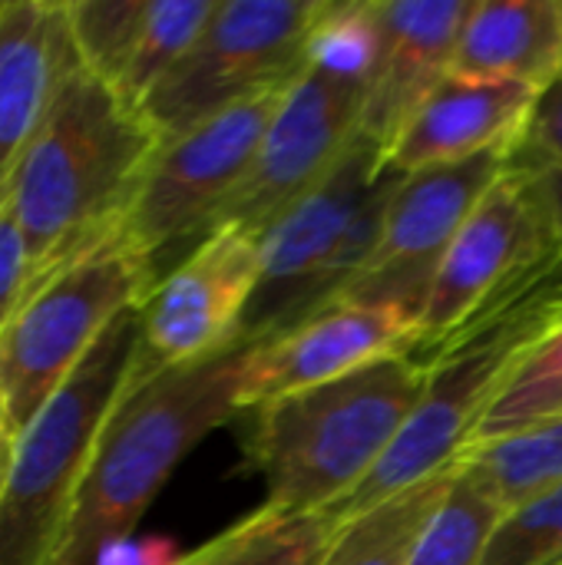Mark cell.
<instances>
[{
    "mask_svg": "<svg viewBox=\"0 0 562 565\" xmlns=\"http://www.w3.org/2000/svg\"><path fill=\"white\" fill-rule=\"evenodd\" d=\"M156 149L152 126L106 79L83 66L63 86L0 199L23 232L30 288L119 232Z\"/></svg>",
    "mask_w": 562,
    "mask_h": 565,
    "instance_id": "obj_1",
    "label": "cell"
},
{
    "mask_svg": "<svg viewBox=\"0 0 562 565\" xmlns=\"http://www.w3.org/2000/svg\"><path fill=\"white\" fill-rule=\"evenodd\" d=\"M562 324V248L553 242L503 281L447 338L417 354L427 364L424 397L374 473L328 516L344 520L454 467L520 361ZM414 354V351H411Z\"/></svg>",
    "mask_w": 562,
    "mask_h": 565,
    "instance_id": "obj_2",
    "label": "cell"
},
{
    "mask_svg": "<svg viewBox=\"0 0 562 565\" xmlns=\"http://www.w3.org/2000/svg\"><path fill=\"white\" fill-rule=\"evenodd\" d=\"M252 344L129 381L93 447L76 510L53 565H103L152 507L176 467L242 407Z\"/></svg>",
    "mask_w": 562,
    "mask_h": 565,
    "instance_id": "obj_3",
    "label": "cell"
},
{
    "mask_svg": "<svg viewBox=\"0 0 562 565\" xmlns=\"http://www.w3.org/2000/svg\"><path fill=\"white\" fill-rule=\"evenodd\" d=\"M424 384L427 364L397 351L255 407L245 454L265 477V510L301 516L344 503L397 444Z\"/></svg>",
    "mask_w": 562,
    "mask_h": 565,
    "instance_id": "obj_4",
    "label": "cell"
},
{
    "mask_svg": "<svg viewBox=\"0 0 562 565\" xmlns=\"http://www.w3.org/2000/svg\"><path fill=\"white\" fill-rule=\"evenodd\" d=\"M401 175L361 132L328 179L265 232L258 285L238 328L242 341H272L354 288Z\"/></svg>",
    "mask_w": 562,
    "mask_h": 565,
    "instance_id": "obj_5",
    "label": "cell"
},
{
    "mask_svg": "<svg viewBox=\"0 0 562 565\" xmlns=\"http://www.w3.org/2000/svg\"><path fill=\"white\" fill-rule=\"evenodd\" d=\"M139 351V308L119 315L63 391L17 437L0 497V565H53L106 417Z\"/></svg>",
    "mask_w": 562,
    "mask_h": 565,
    "instance_id": "obj_6",
    "label": "cell"
},
{
    "mask_svg": "<svg viewBox=\"0 0 562 565\" xmlns=\"http://www.w3.org/2000/svg\"><path fill=\"white\" fill-rule=\"evenodd\" d=\"M368 30L364 3H331L308 70L285 93L258 152L219 212L215 228H242L255 238L298 205L361 136Z\"/></svg>",
    "mask_w": 562,
    "mask_h": 565,
    "instance_id": "obj_7",
    "label": "cell"
},
{
    "mask_svg": "<svg viewBox=\"0 0 562 565\" xmlns=\"http://www.w3.org/2000/svg\"><path fill=\"white\" fill-rule=\"evenodd\" d=\"M156 265L119 232L26 291L0 334V394L13 434L63 391L109 324L156 288Z\"/></svg>",
    "mask_w": 562,
    "mask_h": 565,
    "instance_id": "obj_8",
    "label": "cell"
},
{
    "mask_svg": "<svg viewBox=\"0 0 562 565\" xmlns=\"http://www.w3.org/2000/svg\"><path fill=\"white\" fill-rule=\"evenodd\" d=\"M325 0H215L202 33L172 73L142 99L139 113L159 142L291 86L315 56Z\"/></svg>",
    "mask_w": 562,
    "mask_h": 565,
    "instance_id": "obj_9",
    "label": "cell"
},
{
    "mask_svg": "<svg viewBox=\"0 0 562 565\" xmlns=\"http://www.w3.org/2000/svg\"><path fill=\"white\" fill-rule=\"evenodd\" d=\"M291 86L268 89L176 139L159 142L123 215L119 235L152 262L162 248L189 235L205 238L225 202L248 175L255 152Z\"/></svg>",
    "mask_w": 562,
    "mask_h": 565,
    "instance_id": "obj_10",
    "label": "cell"
},
{
    "mask_svg": "<svg viewBox=\"0 0 562 565\" xmlns=\"http://www.w3.org/2000/svg\"><path fill=\"white\" fill-rule=\"evenodd\" d=\"M510 156L513 149H490L460 162L404 172L388 202L374 255L344 298L404 308L421 318L454 238L503 175Z\"/></svg>",
    "mask_w": 562,
    "mask_h": 565,
    "instance_id": "obj_11",
    "label": "cell"
},
{
    "mask_svg": "<svg viewBox=\"0 0 562 565\" xmlns=\"http://www.w3.org/2000/svg\"><path fill=\"white\" fill-rule=\"evenodd\" d=\"M262 271V238L209 232L139 305V351L129 381L202 361L238 338Z\"/></svg>",
    "mask_w": 562,
    "mask_h": 565,
    "instance_id": "obj_12",
    "label": "cell"
},
{
    "mask_svg": "<svg viewBox=\"0 0 562 565\" xmlns=\"http://www.w3.org/2000/svg\"><path fill=\"white\" fill-rule=\"evenodd\" d=\"M553 245L540 199L527 172L513 162L484 195L477 212L454 238L421 315V334L411 348L424 354L474 315L503 281L523 271Z\"/></svg>",
    "mask_w": 562,
    "mask_h": 565,
    "instance_id": "obj_13",
    "label": "cell"
},
{
    "mask_svg": "<svg viewBox=\"0 0 562 565\" xmlns=\"http://www.w3.org/2000/svg\"><path fill=\"white\" fill-rule=\"evenodd\" d=\"M477 0L364 3L368 63L361 132L384 152L411 113L454 73V56Z\"/></svg>",
    "mask_w": 562,
    "mask_h": 565,
    "instance_id": "obj_14",
    "label": "cell"
},
{
    "mask_svg": "<svg viewBox=\"0 0 562 565\" xmlns=\"http://www.w3.org/2000/svg\"><path fill=\"white\" fill-rule=\"evenodd\" d=\"M421 334V318L364 301H335L291 331L252 344L242 374V407L255 411L275 397L328 384L378 358L411 351Z\"/></svg>",
    "mask_w": 562,
    "mask_h": 565,
    "instance_id": "obj_15",
    "label": "cell"
},
{
    "mask_svg": "<svg viewBox=\"0 0 562 565\" xmlns=\"http://www.w3.org/2000/svg\"><path fill=\"white\" fill-rule=\"evenodd\" d=\"M79 70L70 3L0 0V199Z\"/></svg>",
    "mask_w": 562,
    "mask_h": 565,
    "instance_id": "obj_16",
    "label": "cell"
},
{
    "mask_svg": "<svg viewBox=\"0 0 562 565\" xmlns=\"http://www.w3.org/2000/svg\"><path fill=\"white\" fill-rule=\"evenodd\" d=\"M537 93L517 83L447 76L401 126L384 159L397 172L460 162L490 149H517Z\"/></svg>",
    "mask_w": 562,
    "mask_h": 565,
    "instance_id": "obj_17",
    "label": "cell"
},
{
    "mask_svg": "<svg viewBox=\"0 0 562 565\" xmlns=\"http://www.w3.org/2000/svg\"><path fill=\"white\" fill-rule=\"evenodd\" d=\"M562 70V0H477L454 76L540 93Z\"/></svg>",
    "mask_w": 562,
    "mask_h": 565,
    "instance_id": "obj_18",
    "label": "cell"
},
{
    "mask_svg": "<svg viewBox=\"0 0 562 565\" xmlns=\"http://www.w3.org/2000/svg\"><path fill=\"white\" fill-rule=\"evenodd\" d=\"M457 467L460 460L431 480L344 520L315 565H407L421 533L444 503Z\"/></svg>",
    "mask_w": 562,
    "mask_h": 565,
    "instance_id": "obj_19",
    "label": "cell"
},
{
    "mask_svg": "<svg viewBox=\"0 0 562 565\" xmlns=\"http://www.w3.org/2000/svg\"><path fill=\"white\" fill-rule=\"evenodd\" d=\"M335 530L328 513L285 516L262 507L176 565H315Z\"/></svg>",
    "mask_w": 562,
    "mask_h": 565,
    "instance_id": "obj_20",
    "label": "cell"
},
{
    "mask_svg": "<svg viewBox=\"0 0 562 565\" xmlns=\"http://www.w3.org/2000/svg\"><path fill=\"white\" fill-rule=\"evenodd\" d=\"M464 467L490 490L503 513L523 507L562 483V414L523 434L470 447Z\"/></svg>",
    "mask_w": 562,
    "mask_h": 565,
    "instance_id": "obj_21",
    "label": "cell"
},
{
    "mask_svg": "<svg viewBox=\"0 0 562 565\" xmlns=\"http://www.w3.org/2000/svg\"><path fill=\"white\" fill-rule=\"evenodd\" d=\"M503 520V507L490 497V490L464 467L437 507L434 520L421 533L407 565H480V556Z\"/></svg>",
    "mask_w": 562,
    "mask_h": 565,
    "instance_id": "obj_22",
    "label": "cell"
},
{
    "mask_svg": "<svg viewBox=\"0 0 562 565\" xmlns=\"http://www.w3.org/2000/svg\"><path fill=\"white\" fill-rule=\"evenodd\" d=\"M562 414V324L550 331L510 374L503 391L487 407L477 424L470 447L494 444L513 434H523L537 424H547ZM467 447V450H470Z\"/></svg>",
    "mask_w": 562,
    "mask_h": 565,
    "instance_id": "obj_23",
    "label": "cell"
},
{
    "mask_svg": "<svg viewBox=\"0 0 562 565\" xmlns=\"http://www.w3.org/2000/svg\"><path fill=\"white\" fill-rule=\"evenodd\" d=\"M212 10L215 0H152L132 56L123 66L119 79L113 83V89L129 106L139 109L142 99L172 73V66L195 43Z\"/></svg>",
    "mask_w": 562,
    "mask_h": 565,
    "instance_id": "obj_24",
    "label": "cell"
},
{
    "mask_svg": "<svg viewBox=\"0 0 562 565\" xmlns=\"http://www.w3.org/2000/svg\"><path fill=\"white\" fill-rule=\"evenodd\" d=\"M152 0H76L70 3V23L83 66L106 79H119L123 66L132 56L139 30L146 23Z\"/></svg>",
    "mask_w": 562,
    "mask_h": 565,
    "instance_id": "obj_25",
    "label": "cell"
},
{
    "mask_svg": "<svg viewBox=\"0 0 562 565\" xmlns=\"http://www.w3.org/2000/svg\"><path fill=\"white\" fill-rule=\"evenodd\" d=\"M480 565H562V483L507 510Z\"/></svg>",
    "mask_w": 562,
    "mask_h": 565,
    "instance_id": "obj_26",
    "label": "cell"
},
{
    "mask_svg": "<svg viewBox=\"0 0 562 565\" xmlns=\"http://www.w3.org/2000/svg\"><path fill=\"white\" fill-rule=\"evenodd\" d=\"M30 291V258L23 232L7 202H0V334L17 315L20 301Z\"/></svg>",
    "mask_w": 562,
    "mask_h": 565,
    "instance_id": "obj_27",
    "label": "cell"
},
{
    "mask_svg": "<svg viewBox=\"0 0 562 565\" xmlns=\"http://www.w3.org/2000/svg\"><path fill=\"white\" fill-rule=\"evenodd\" d=\"M517 152L550 166H562V70L556 79H550L537 93Z\"/></svg>",
    "mask_w": 562,
    "mask_h": 565,
    "instance_id": "obj_28",
    "label": "cell"
},
{
    "mask_svg": "<svg viewBox=\"0 0 562 565\" xmlns=\"http://www.w3.org/2000/svg\"><path fill=\"white\" fill-rule=\"evenodd\" d=\"M513 162L527 172L537 199H540V209L547 215V225H550V235L553 242L562 248V166H550V162H540V159H530L523 152L513 149Z\"/></svg>",
    "mask_w": 562,
    "mask_h": 565,
    "instance_id": "obj_29",
    "label": "cell"
},
{
    "mask_svg": "<svg viewBox=\"0 0 562 565\" xmlns=\"http://www.w3.org/2000/svg\"><path fill=\"white\" fill-rule=\"evenodd\" d=\"M13 454H17V434L10 427L7 404H3V394H0V497H3V487H7L10 467H13Z\"/></svg>",
    "mask_w": 562,
    "mask_h": 565,
    "instance_id": "obj_30",
    "label": "cell"
}]
</instances>
